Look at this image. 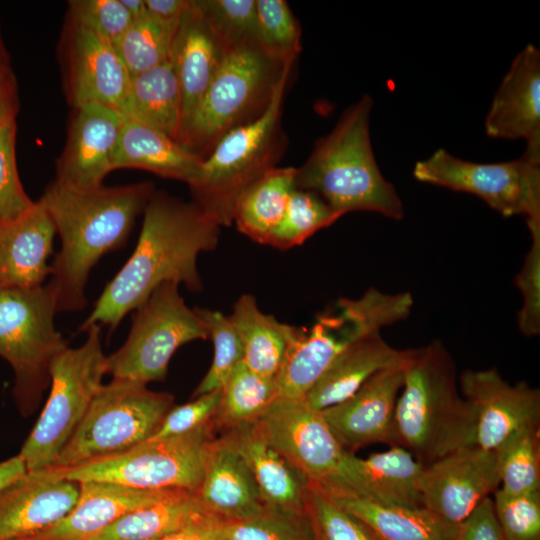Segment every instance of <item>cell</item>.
I'll return each mask as SVG.
<instances>
[{"label":"cell","instance_id":"37","mask_svg":"<svg viewBox=\"0 0 540 540\" xmlns=\"http://www.w3.org/2000/svg\"><path fill=\"white\" fill-rule=\"evenodd\" d=\"M497 451L503 492H540V426L524 428L509 438Z\"/></svg>","mask_w":540,"mask_h":540},{"label":"cell","instance_id":"41","mask_svg":"<svg viewBox=\"0 0 540 540\" xmlns=\"http://www.w3.org/2000/svg\"><path fill=\"white\" fill-rule=\"evenodd\" d=\"M194 310L203 322L214 349L211 366L193 393V397H197L221 389L234 369L243 362V347L228 316L206 308Z\"/></svg>","mask_w":540,"mask_h":540},{"label":"cell","instance_id":"51","mask_svg":"<svg viewBox=\"0 0 540 540\" xmlns=\"http://www.w3.org/2000/svg\"><path fill=\"white\" fill-rule=\"evenodd\" d=\"M192 0H145L148 15L167 22H179Z\"/></svg>","mask_w":540,"mask_h":540},{"label":"cell","instance_id":"36","mask_svg":"<svg viewBox=\"0 0 540 540\" xmlns=\"http://www.w3.org/2000/svg\"><path fill=\"white\" fill-rule=\"evenodd\" d=\"M179 22H167L146 14L131 23L114 45L131 76L169 60Z\"/></svg>","mask_w":540,"mask_h":540},{"label":"cell","instance_id":"56","mask_svg":"<svg viewBox=\"0 0 540 540\" xmlns=\"http://www.w3.org/2000/svg\"><path fill=\"white\" fill-rule=\"evenodd\" d=\"M11 540H57V539L43 537V536L35 534V535H30V536H25V537L14 538Z\"/></svg>","mask_w":540,"mask_h":540},{"label":"cell","instance_id":"33","mask_svg":"<svg viewBox=\"0 0 540 540\" xmlns=\"http://www.w3.org/2000/svg\"><path fill=\"white\" fill-rule=\"evenodd\" d=\"M243 347V362L252 371L276 377L294 326L263 313L251 294H243L228 316Z\"/></svg>","mask_w":540,"mask_h":540},{"label":"cell","instance_id":"39","mask_svg":"<svg viewBox=\"0 0 540 540\" xmlns=\"http://www.w3.org/2000/svg\"><path fill=\"white\" fill-rule=\"evenodd\" d=\"M304 507L312 540H382L366 523L340 507L317 485L307 483Z\"/></svg>","mask_w":540,"mask_h":540},{"label":"cell","instance_id":"19","mask_svg":"<svg viewBox=\"0 0 540 540\" xmlns=\"http://www.w3.org/2000/svg\"><path fill=\"white\" fill-rule=\"evenodd\" d=\"M123 122L124 115L112 107L93 103L75 107L55 181L76 188L101 186L114 170Z\"/></svg>","mask_w":540,"mask_h":540},{"label":"cell","instance_id":"30","mask_svg":"<svg viewBox=\"0 0 540 540\" xmlns=\"http://www.w3.org/2000/svg\"><path fill=\"white\" fill-rule=\"evenodd\" d=\"M328 494L382 540L457 539L459 524H452L423 506L383 505L346 493Z\"/></svg>","mask_w":540,"mask_h":540},{"label":"cell","instance_id":"8","mask_svg":"<svg viewBox=\"0 0 540 540\" xmlns=\"http://www.w3.org/2000/svg\"><path fill=\"white\" fill-rule=\"evenodd\" d=\"M173 403L170 393L149 390L137 381L113 378L99 388L53 466L77 467L141 444L156 432Z\"/></svg>","mask_w":540,"mask_h":540},{"label":"cell","instance_id":"52","mask_svg":"<svg viewBox=\"0 0 540 540\" xmlns=\"http://www.w3.org/2000/svg\"><path fill=\"white\" fill-rule=\"evenodd\" d=\"M19 98L14 75L0 83V126L16 118Z\"/></svg>","mask_w":540,"mask_h":540},{"label":"cell","instance_id":"11","mask_svg":"<svg viewBox=\"0 0 540 540\" xmlns=\"http://www.w3.org/2000/svg\"><path fill=\"white\" fill-rule=\"evenodd\" d=\"M217 433L212 421L183 435L148 439L123 453L62 469L67 479L78 483L97 481L143 490L197 492Z\"/></svg>","mask_w":540,"mask_h":540},{"label":"cell","instance_id":"7","mask_svg":"<svg viewBox=\"0 0 540 540\" xmlns=\"http://www.w3.org/2000/svg\"><path fill=\"white\" fill-rule=\"evenodd\" d=\"M287 64L258 43L228 49L177 141L204 160L224 135L266 110Z\"/></svg>","mask_w":540,"mask_h":540},{"label":"cell","instance_id":"25","mask_svg":"<svg viewBox=\"0 0 540 540\" xmlns=\"http://www.w3.org/2000/svg\"><path fill=\"white\" fill-rule=\"evenodd\" d=\"M196 494L224 521L243 520L267 508L246 462L220 435L209 447Z\"/></svg>","mask_w":540,"mask_h":540},{"label":"cell","instance_id":"14","mask_svg":"<svg viewBox=\"0 0 540 540\" xmlns=\"http://www.w3.org/2000/svg\"><path fill=\"white\" fill-rule=\"evenodd\" d=\"M256 423L264 438L308 483L324 486L337 473L346 450L321 411L304 400L277 398Z\"/></svg>","mask_w":540,"mask_h":540},{"label":"cell","instance_id":"54","mask_svg":"<svg viewBox=\"0 0 540 540\" xmlns=\"http://www.w3.org/2000/svg\"><path fill=\"white\" fill-rule=\"evenodd\" d=\"M132 20H137L147 14L145 0H120Z\"/></svg>","mask_w":540,"mask_h":540},{"label":"cell","instance_id":"55","mask_svg":"<svg viewBox=\"0 0 540 540\" xmlns=\"http://www.w3.org/2000/svg\"><path fill=\"white\" fill-rule=\"evenodd\" d=\"M12 75L13 72L9 63V57L0 35V83Z\"/></svg>","mask_w":540,"mask_h":540},{"label":"cell","instance_id":"49","mask_svg":"<svg viewBox=\"0 0 540 540\" xmlns=\"http://www.w3.org/2000/svg\"><path fill=\"white\" fill-rule=\"evenodd\" d=\"M456 540H505L495 517L493 500L485 498L458 525Z\"/></svg>","mask_w":540,"mask_h":540},{"label":"cell","instance_id":"3","mask_svg":"<svg viewBox=\"0 0 540 540\" xmlns=\"http://www.w3.org/2000/svg\"><path fill=\"white\" fill-rule=\"evenodd\" d=\"M373 99L364 94L340 116L296 168V188L314 192L341 216L368 211L401 220L404 207L376 162L371 138Z\"/></svg>","mask_w":540,"mask_h":540},{"label":"cell","instance_id":"50","mask_svg":"<svg viewBox=\"0 0 540 540\" xmlns=\"http://www.w3.org/2000/svg\"><path fill=\"white\" fill-rule=\"evenodd\" d=\"M223 522L222 519L211 518L156 540H224L222 536Z\"/></svg>","mask_w":540,"mask_h":540},{"label":"cell","instance_id":"9","mask_svg":"<svg viewBox=\"0 0 540 540\" xmlns=\"http://www.w3.org/2000/svg\"><path fill=\"white\" fill-rule=\"evenodd\" d=\"M53 284L0 285V356L15 373L13 394L22 414H30L50 383V368L68 346L54 325Z\"/></svg>","mask_w":540,"mask_h":540},{"label":"cell","instance_id":"4","mask_svg":"<svg viewBox=\"0 0 540 540\" xmlns=\"http://www.w3.org/2000/svg\"><path fill=\"white\" fill-rule=\"evenodd\" d=\"M475 425L474 410L459 390L456 365L445 345L435 340L417 348L396 403L398 447L427 465L474 445Z\"/></svg>","mask_w":540,"mask_h":540},{"label":"cell","instance_id":"10","mask_svg":"<svg viewBox=\"0 0 540 540\" xmlns=\"http://www.w3.org/2000/svg\"><path fill=\"white\" fill-rule=\"evenodd\" d=\"M84 331L87 332L85 343L78 348L67 347L51 365L47 402L19 453L27 471L55 464L107 374L101 326L92 324Z\"/></svg>","mask_w":540,"mask_h":540},{"label":"cell","instance_id":"18","mask_svg":"<svg viewBox=\"0 0 540 540\" xmlns=\"http://www.w3.org/2000/svg\"><path fill=\"white\" fill-rule=\"evenodd\" d=\"M78 482L63 469L27 471L0 491V540L35 535L64 518L75 506Z\"/></svg>","mask_w":540,"mask_h":540},{"label":"cell","instance_id":"6","mask_svg":"<svg viewBox=\"0 0 540 540\" xmlns=\"http://www.w3.org/2000/svg\"><path fill=\"white\" fill-rule=\"evenodd\" d=\"M293 64L286 65L266 110L253 121L224 135L203 160L198 177L189 185L192 201L220 227L233 224L241 195L277 167L286 149L281 116Z\"/></svg>","mask_w":540,"mask_h":540},{"label":"cell","instance_id":"17","mask_svg":"<svg viewBox=\"0 0 540 540\" xmlns=\"http://www.w3.org/2000/svg\"><path fill=\"white\" fill-rule=\"evenodd\" d=\"M407 365L379 371L352 396L321 411L346 451L353 453L375 443L398 446L395 409Z\"/></svg>","mask_w":540,"mask_h":540},{"label":"cell","instance_id":"40","mask_svg":"<svg viewBox=\"0 0 540 540\" xmlns=\"http://www.w3.org/2000/svg\"><path fill=\"white\" fill-rule=\"evenodd\" d=\"M257 42L270 58L294 63L301 51V26L284 0H256Z\"/></svg>","mask_w":540,"mask_h":540},{"label":"cell","instance_id":"31","mask_svg":"<svg viewBox=\"0 0 540 540\" xmlns=\"http://www.w3.org/2000/svg\"><path fill=\"white\" fill-rule=\"evenodd\" d=\"M211 518L218 517L196 492L180 490L124 515L89 540H156Z\"/></svg>","mask_w":540,"mask_h":540},{"label":"cell","instance_id":"28","mask_svg":"<svg viewBox=\"0 0 540 540\" xmlns=\"http://www.w3.org/2000/svg\"><path fill=\"white\" fill-rule=\"evenodd\" d=\"M249 467L266 507L305 513L306 479L264 438L257 423L222 431Z\"/></svg>","mask_w":540,"mask_h":540},{"label":"cell","instance_id":"13","mask_svg":"<svg viewBox=\"0 0 540 540\" xmlns=\"http://www.w3.org/2000/svg\"><path fill=\"white\" fill-rule=\"evenodd\" d=\"M413 176L419 182L475 195L503 217L523 215L527 223L540 222V154L524 151L515 160L477 163L440 148L415 163Z\"/></svg>","mask_w":540,"mask_h":540},{"label":"cell","instance_id":"27","mask_svg":"<svg viewBox=\"0 0 540 540\" xmlns=\"http://www.w3.org/2000/svg\"><path fill=\"white\" fill-rule=\"evenodd\" d=\"M226 51L192 0L177 26L169 57L182 93L181 130L218 71Z\"/></svg>","mask_w":540,"mask_h":540},{"label":"cell","instance_id":"26","mask_svg":"<svg viewBox=\"0 0 540 540\" xmlns=\"http://www.w3.org/2000/svg\"><path fill=\"white\" fill-rule=\"evenodd\" d=\"M79 484L78 500L72 510L37 535L57 540H89L124 515L180 491L143 490L97 481Z\"/></svg>","mask_w":540,"mask_h":540},{"label":"cell","instance_id":"47","mask_svg":"<svg viewBox=\"0 0 540 540\" xmlns=\"http://www.w3.org/2000/svg\"><path fill=\"white\" fill-rule=\"evenodd\" d=\"M68 4L69 22L113 46L133 22L120 0H72Z\"/></svg>","mask_w":540,"mask_h":540},{"label":"cell","instance_id":"1","mask_svg":"<svg viewBox=\"0 0 540 540\" xmlns=\"http://www.w3.org/2000/svg\"><path fill=\"white\" fill-rule=\"evenodd\" d=\"M143 213L135 250L107 284L80 330L97 324L112 332L163 283H183L195 292L202 289L197 258L217 246L220 226L193 201L162 191L153 192Z\"/></svg>","mask_w":540,"mask_h":540},{"label":"cell","instance_id":"46","mask_svg":"<svg viewBox=\"0 0 540 540\" xmlns=\"http://www.w3.org/2000/svg\"><path fill=\"white\" fill-rule=\"evenodd\" d=\"M531 247L521 270L514 279L523 297L517 321L520 332L526 337L540 334V222H528Z\"/></svg>","mask_w":540,"mask_h":540},{"label":"cell","instance_id":"21","mask_svg":"<svg viewBox=\"0 0 540 540\" xmlns=\"http://www.w3.org/2000/svg\"><path fill=\"white\" fill-rule=\"evenodd\" d=\"M491 138L526 142L525 151L540 154V51L526 45L513 59L485 118Z\"/></svg>","mask_w":540,"mask_h":540},{"label":"cell","instance_id":"48","mask_svg":"<svg viewBox=\"0 0 540 540\" xmlns=\"http://www.w3.org/2000/svg\"><path fill=\"white\" fill-rule=\"evenodd\" d=\"M194 398L188 403L173 406L149 439L183 435L211 423L219 406L220 389Z\"/></svg>","mask_w":540,"mask_h":540},{"label":"cell","instance_id":"38","mask_svg":"<svg viewBox=\"0 0 540 540\" xmlns=\"http://www.w3.org/2000/svg\"><path fill=\"white\" fill-rule=\"evenodd\" d=\"M340 217L320 196L295 187L290 194L283 218L267 245L282 250L301 245Z\"/></svg>","mask_w":540,"mask_h":540},{"label":"cell","instance_id":"29","mask_svg":"<svg viewBox=\"0 0 540 540\" xmlns=\"http://www.w3.org/2000/svg\"><path fill=\"white\" fill-rule=\"evenodd\" d=\"M202 163V158L176 140L124 115L114 169H142L190 185L198 177Z\"/></svg>","mask_w":540,"mask_h":540},{"label":"cell","instance_id":"34","mask_svg":"<svg viewBox=\"0 0 540 540\" xmlns=\"http://www.w3.org/2000/svg\"><path fill=\"white\" fill-rule=\"evenodd\" d=\"M296 168L275 167L250 185L238 200L233 223L253 241L267 245L280 224L295 186Z\"/></svg>","mask_w":540,"mask_h":540},{"label":"cell","instance_id":"45","mask_svg":"<svg viewBox=\"0 0 540 540\" xmlns=\"http://www.w3.org/2000/svg\"><path fill=\"white\" fill-rule=\"evenodd\" d=\"M16 132L15 119L0 126V224L18 218L34 204L18 175Z\"/></svg>","mask_w":540,"mask_h":540},{"label":"cell","instance_id":"23","mask_svg":"<svg viewBox=\"0 0 540 540\" xmlns=\"http://www.w3.org/2000/svg\"><path fill=\"white\" fill-rule=\"evenodd\" d=\"M56 227L39 199L18 218L0 224V285L37 287L51 274Z\"/></svg>","mask_w":540,"mask_h":540},{"label":"cell","instance_id":"32","mask_svg":"<svg viewBox=\"0 0 540 540\" xmlns=\"http://www.w3.org/2000/svg\"><path fill=\"white\" fill-rule=\"evenodd\" d=\"M120 112L178 140L182 124V93L169 60L131 76Z\"/></svg>","mask_w":540,"mask_h":540},{"label":"cell","instance_id":"16","mask_svg":"<svg viewBox=\"0 0 540 540\" xmlns=\"http://www.w3.org/2000/svg\"><path fill=\"white\" fill-rule=\"evenodd\" d=\"M459 389L475 413V446L496 451L518 431L540 426L539 389L525 381L512 385L495 367L464 371Z\"/></svg>","mask_w":540,"mask_h":540},{"label":"cell","instance_id":"15","mask_svg":"<svg viewBox=\"0 0 540 540\" xmlns=\"http://www.w3.org/2000/svg\"><path fill=\"white\" fill-rule=\"evenodd\" d=\"M499 486L497 451L475 445L422 465L417 478L422 506L456 525Z\"/></svg>","mask_w":540,"mask_h":540},{"label":"cell","instance_id":"2","mask_svg":"<svg viewBox=\"0 0 540 540\" xmlns=\"http://www.w3.org/2000/svg\"><path fill=\"white\" fill-rule=\"evenodd\" d=\"M150 182L76 188L51 183L40 198L60 235L61 250L51 265L58 311L86 306L91 269L127 239L154 192Z\"/></svg>","mask_w":540,"mask_h":540},{"label":"cell","instance_id":"35","mask_svg":"<svg viewBox=\"0 0 540 540\" xmlns=\"http://www.w3.org/2000/svg\"><path fill=\"white\" fill-rule=\"evenodd\" d=\"M278 396L276 377H265L241 362L220 389L213 419L218 433L258 422Z\"/></svg>","mask_w":540,"mask_h":540},{"label":"cell","instance_id":"43","mask_svg":"<svg viewBox=\"0 0 540 540\" xmlns=\"http://www.w3.org/2000/svg\"><path fill=\"white\" fill-rule=\"evenodd\" d=\"M224 540H312L311 526L305 513L266 508L258 515L224 521Z\"/></svg>","mask_w":540,"mask_h":540},{"label":"cell","instance_id":"24","mask_svg":"<svg viewBox=\"0 0 540 540\" xmlns=\"http://www.w3.org/2000/svg\"><path fill=\"white\" fill-rule=\"evenodd\" d=\"M416 349H396L375 331L348 346L307 393L304 401L322 411L352 396L379 371L405 366Z\"/></svg>","mask_w":540,"mask_h":540},{"label":"cell","instance_id":"12","mask_svg":"<svg viewBox=\"0 0 540 540\" xmlns=\"http://www.w3.org/2000/svg\"><path fill=\"white\" fill-rule=\"evenodd\" d=\"M205 339L206 328L184 302L178 284L163 283L134 310L126 342L107 356V374L146 385L163 381L175 351Z\"/></svg>","mask_w":540,"mask_h":540},{"label":"cell","instance_id":"5","mask_svg":"<svg viewBox=\"0 0 540 540\" xmlns=\"http://www.w3.org/2000/svg\"><path fill=\"white\" fill-rule=\"evenodd\" d=\"M409 292L368 289L361 297L338 299L319 313L310 328L294 326L276 375L278 398L304 400L333 361L352 343L408 318Z\"/></svg>","mask_w":540,"mask_h":540},{"label":"cell","instance_id":"20","mask_svg":"<svg viewBox=\"0 0 540 540\" xmlns=\"http://www.w3.org/2000/svg\"><path fill=\"white\" fill-rule=\"evenodd\" d=\"M421 468L409 451L398 446L367 458L346 451L332 480L317 486L327 493H346L378 504L419 507Z\"/></svg>","mask_w":540,"mask_h":540},{"label":"cell","instance_id":"22","mask_svg":"<svg viewBox=\"0 0 540 540\" xmlns=\"http://www.w3.org/2000/svg\"><path fill=\"white\" fill-rule=\"evenodd\" d=\"M68 95L75 107L101 104L120 111L131 75L114 46L69 22Z\"/></svg>","mask_w":540,"mask_h":540},{"label":"cell","instance_id":"44","mask_svg":"<svg viewBox=\"0 0 540 540\" xmlns=\"http://www.w3.org/2000/svg\"><path fill=\"white\" fill-rule=\"evenodd\" d=\"M493 507L505 540H540V492H494Z\"/></svg>","mask_w":540,"mask_h":540},{"label":"cell","instance_id":"42","mask_svg":"<svg viewBox=\"0 0 540 540\" xmlns=\"http://www.w3.org/2000/svg\"><path fill=\"white\" fill-rule=\"evenodd\" d=\"M226 50L257 42L256 0H195Z\"/></svg>","mask_w":540,"mask_h":540},{"label":"cell","instance_id":"53","mask_svg":"<svg viewBox=\"0 0 540 540\" xmlns=\"http://www.w3.org/2000/svg\"><path fill=\"white\" fill-rule=\"evenodd\" d=\"M26 472V465L19 454L0 462V491Z\"/></svg>","mask_w":540,"mask_h":540}]
</instances>
